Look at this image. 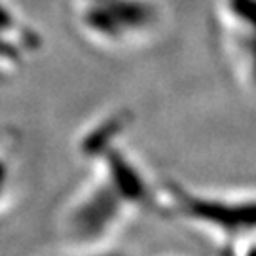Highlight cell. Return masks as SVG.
I'll use <instances>...</instances> for the list:
<instances>
[{
	"label": "cell",
	"instance_id": "cell-1",
	"mask_svg": "<svg viewBox=\"0 0 256 256\" xmlns=\"http://www.w3.org/2000/svg\"><path fill=\"white\" fill-rule=\"evenodd\" d=\"M176 209L194 220H203L207 226L224 232H256V200L228 202L210 200L205 196L173 192Z\"/></svg>",
	"mask_w": 256,
	"mask_h": 256
}]
</instances>
